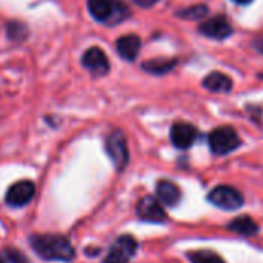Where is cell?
Masks as SVG:
<instances>
[{
	"mask_svg": "<svg viewBox=\"0 0 263 263\" xmlns=\"http://www.w3.org/2000/svg\"><path fill=\"white\" fill-rule=\"evenodd\" d=\"M31 247L45 260L69 262L74 259V248L59 234H37L31 237Z\"/></svg>",
	"mask_w": 263,
	"mask_h": 263,
	"instance_id": "6da1fadb",
	"label": "cell"
},
{
	"mask_svg": "<svg viewBox=\"0 0 263 263\" xmlns=\"http://www.w3.org/2000/svg\"><path fill=\"white\" fill-rule=\"evenodd\" d=\"M210 148L217 156H225L233 153L240 145L239 134L231 126H220L214 129L208 137Z\"/></svg>",
	"mask_w": 263,
	"mask_h": 263,
	"instance_id": "3957f363",
	"label": "cell"
},
{
	"mask_svg": "<svg viewBox=\"0 0 263 263\" xmlns=\"http://www.w3.org/2000/svg\"><path fill=\"white\" fill-rule=\"evenodd\" d=\"M0 263H5V262H3V260H2V257H0Z\"/></svg>",
	"mask_w": 263,
	"mask_h": 263,
	"instance_id": "cb8c5ba5",
	"label": "cell"
},
{
	"mask_svg": "<svg viewBox=\"0 0 263 263\" xmlns=\"http://www.w3.org/2000/svg\"><path fill=\"white\" fill-rule=\"evenodd\" d=\"M140 45L142 42L136 34H126L116 42V49L122 59H125L126 62H134L139 55Z\"/></svg>",
	"mask_w": 263,
	"mask_h": 263,
	"instance_id": "7c38bea8",
	"label": "cell"
},
{
	"mask_svg": "<svg viewBox=\"0 0 263 263\" xmlns=\"http://www.w3.org/2000/svg\"><path fill=\"white\" fill-rule=\"evenodd\" d=\"M82 65L94 76H106L111 68L106 54L99 46H92L85 51L82 55Z\"/></svg>",
	"mask_w": 263,
	"mask_h": 263,
	"instance_id": "8992f818",
	"label": "cell"
},
{
	"mask_svg": "<svg viewBox=\"0 0 263 263\" xmlns=\"http://www.w3.org/2000/svg\"><path fill=\"white\" fill-rule=\"evenodd\" d=\"M137 214L142 220L145 222H151V223H162L166 220V213L162 206V203H159L157 199L154 197H143L139 205H137Z\"/></svg>",
	"mask_w": 263,
	"mask_h": 263,
	"instance_id": "9c48e42d",
	"label": "cell"
},
{
	"mask_svg": "<svg viewBox=\"0 0 263 263\" xmlns=\"http://www.w3.org/2000/svg\"><path fill=\"white\" fill-rule=\"evenodd\" d=\"M228 230L230 231H234V233H239V234H243V236H251V234H256L257 233L259 227L250 217H237L233 222H230Z\"/></svg>",
	"mask_w": 263,
	"mask_h": 263,
	"instance_id": "2e32d148",
	"label": "cell"
},
{
	"mask_svg": "<svg viewBox=\"0 0 263 263\" xmlns=\"http://www.w3.org/2000/svg\"><path fill=\"white\" fill-rule=\"evenodd\" d=\"M137 243L131 236H122L116 240L105 263H126L136 253Z\"/></svg>",
	"mask_w": 263,
	"mask_h": 263,
	"instance_id": "52a82bcc",
	"label": "cell"
},
{
	"mask_svg": "<svg viewBox=\"0 0 263 263\" xmlns=\"http://www.w3.org/2000/svg\"><path fill=\"white\" fill-rule=\"evenodd\" d=\"M208 200L222 208V210H227V211H234L237 208L242 206L243 203V196L233 186H227V185H222V186H217L214 188L210 196H208Z\"/></svg>",
	"mask_w": 263,
	"mask_h": 263,
	"instance_id": "5b68a950",
	"label": "cell"
},
{
	"mask_svg": "<svg viewBox=\"0 0 263 263\" xmlns=\"http://www.w3.org/2000/svg\"><path fill=\"white\" fill-rule=\"evenodd\" d=\"M28 34H29V29L25 23L22 22H17V20H12V22H8L6 25V37L12 42H23L28 39Z\"/></svg>",
	"mask_w": 263,
	"mask_h": 263,
	"instance_id": "e0dca14e",
	"label": "cell"
},
{
	"mask_svg": "<svg viewBox=\"0 0 263 263\" xmlns=\"http://www.w3.org/2000/svg\"><path fill=\"white\" fill-rule=\"evenodd\" d=\"M88 11L94 20L116 25L129 15V9L120 0H86Z\"/></svg>",
	"mask_w": 263,
	"mask_h": 263,
	"instance_id": "7a4b0ae2",
	"label": "cell"
},
{
	"mask_svg": "<svg viewBox=\"0 0 263 263\" xmlns=\"http://www.w3.org/2000/svg\"><path fill=\"white\" fill-rule=\"evenodd\" d=\"M157 197L160 202L166 206H174L180 200V191L179 188L170 182V180H162L157 183Z\"/></svg>",
	"mask_w": 263,
	"mask_h": 263,
	"instance_id": "5bb4252c",
	"label": "cell"
},
{
	"mask_svg": "<svg viewBox=\"0 0 263 263\" xmlns=\"http://www.w3.org/2000/svg\"><path fill=\"white\" fill-rule=\"evenodd\" d=\"M206 12H208V8L205 5H196V6L180 9L179 12H176V15H179L180 18H186V20H197L206 15Z\"/></svg>",
	"mask_w": 263,
	"mask_h": 263,
	"instance_id": "d6986e66",
	"label": "cell"
},
{
	"mask_svg": "<svg viewBox=\"0 0 263 263\" xmlns=\"http://www.w3.org/2000/svg\"><path fill=\"white\" fill-rule=\"evenodd\" d=\"M236 3H240V5H247V3H251L253 0H234Z\"/></svg>",
	"mask_w": 263,
	"mask_h": 263,
	"instance_id": "603a6c76",
	"label": "cell"
},
{
	"mask_svg": "<svg viewBox=\"0 0 263 263\" xmlns=\"http://www.w3.org/2000/svg\"><path fill=\"white\" fill-rule=\"evenodd\" d=\"M199 31L203 35L210 37V39L223 40V39H227V37H230L233 34V26L225 17L217 15V17H213V18L203 22L199 26Z\"/></svg>",
	"mask_w": 263,
	"mask_h": 263,
	"instance_id": "30bf717a",
	"label": "cell"
},
{
	"mask_svg": "<svg viewBox=\"0 0 263 263\" xmlns=\"http://www.w3.org/2000/svg\"><path fill=\"white\" fill-rule=\"evenodd\" d=\"M188 257L191 263H225L219 254L213 251H194Z\"/></svg>",
	"mask_w": 263,
	"mask_h": 263,
	"instance_id": "ac0fdd59",
	"label": "cell"
},
{
	"mask_svg": "<svg viewBox=\"0 0 263 263\" xmlns=\"http://www.w3.org/2000/svg\"><path fill=\"white\" fill-rule=\"evenodd\" d=\"M6 256L11 260V263H28V259L22 256L17 250H6Z\"/></svg>",
	"mask_w": 263,
	"mask_h": 263,
	"instance_id": "ffe728a7",
	"label": "cell"
},
{
	"mask_svg": "<svg viewBox=\"0 0 263 263\" xmlns=\"http://www.w3.org/2000/svg\"><path fill=\"white\" fill-rule=\"evenodd\" d=\"M176 65H177V60L176 59H153V60H146L142 65V68L146 72H149V74L162 76V74L170 72Z\"/></svg>",
	"mask_w": 263,
	"mask_h": 263,
	"instance_id": "9a60e30c",
	"label": "cell"
},
{
	"mask_svg": "<svg viewBox=\"0 0 263 263\" xmlns=\"http://www.w3.org/2000/svg\"><path fill=\"white\" fill-rule=\"evenodd\" d=\"M35 194V186L29 180H20L15 182L8 191H6V203L11 206H23L26 205Z\"/></svg>",
	"mask_w": 263,
	"mask_h": 263,
	"instance_id": "ba28073f",
	"label": "cell"
},
{
	"mask_svg": "<svg viewBox=\"0 0 263 263\" xmlns=\"http://www.w3.org/2000/svg\"><path fill=\"white\" fill-rule=\"evenodd\" d=\"M170 137H171V142L176 148L179 149H186L190 148L196 139H197V129L190 125V123H183V122H179V123H174L173 128H171V133H170Z\"/></svg>",
	"mask_w": 263,
	"mask_h": 263,
	"instance_id": "8fae6325",
	"label": "cell"
},
{
	"mask_svg": "<svg viewBox=\"0 0 263 263\" xmlns=\"http://www.w3.org/2000/svg\"><path fill=\"white\" fill-rule=\"evenodd\" d=\"M202 85L206 89L213 91V92H228L233 88V80L227 74L219 72V71H214V72H210L203 79Z\"/></svg>",
	"mask_w": 263,
	"mask_h": 263,
	"instance_id": "4fadbf2b",
	"label": "cell"
},
{
	"mask_svg": "<svg viewBox=\"0 0 263 263\" xmlns=\"http://www.w3.org/2000/svg\"><path fill=\"white\" fill-rule=\"evenodd\" d=\"M105 148H106V153H108L109 159L112 160L114 166L117 170H123L129 160V153H128L125 134L122 131H112L106 137Z\"/></svg>",
	"mask_w": 263,
	"mask_h": 263,
	"instance_id": "277c9868",
	"label": "cell"
},
{
	"mask_svg": "<svg viewBox=\"0 0 263 263\" xmlns=\"http://www.w3.org/2000/svg\"><path fill=\"white\" fill-rule=\"evenodd\" d=\"M136 5H139V6H142V8H149V6H153V5H156L159 0H133Z\"/></svg>",
	"mask_w": 263,
	"mask_h": 263,
	"instance_id": "44dd1931",
	"label": "cell"
},
{
	"mask_svg": "<svg viewBox=\"0 0 263 263\" xmlns=\"http://www.w3.org/2000/svg\"><path fill=\"white\" fill-rule=\"evenodd\" d=\"M254 48H256L260 54H263V39H259V40L254 42Z\"/></svg>",
	"mask_w": 263,
	"mask_h": 263,
	"instance_id": "7402d4cb",
	"label": "cell"
}]
</instances>
